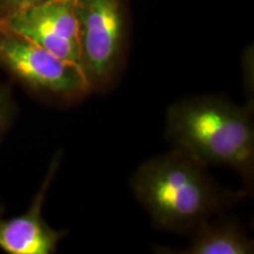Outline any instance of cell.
Instances as JSON below:
<instances>
[{"label": "cell", "mask_w": 254, "mask_h": 254, "mask_svg": "<svg viewBox=\"0 0 254 254\" xmlns=\"http://www.w3.org/2000/svg\"><path fill=\"white\" fill-rule=\"evenodd\" d=\"M129 186L155 226L177 233L219 217L246 193L221 187L207 166L177 148L139 165Z\"/></svg>", "instance_id": "1"}, {"label": "cell", "mask_w": 254, "mask_h": 254, "mask_svg": "<svg viewBox=\"0 0 254 254\" xmlns=\"http://www.w3.org/2000/svg\"><path fill=\"white\" fill-rule=\"evenodd\" d=\"M165 136L172 148L192 155L205 166L234 170L247 186L254 179L252 105L224 95H195L167 109Z\"/></svg>", "instance_id": "2"}, {"label": "cell", "mask_w": 254, "mask_h": 254, "mask_svg": "<svg viewBox=\"0 0 254 254\" xmlns=\"http://www.w3.org/2000/svg\"><path fill=\"white\" fill-rule=\"evenodd\" d=\"M0 66L33 93L72 103L92 92L81 66L0 24Z\"/></svg>", "instance_id": "3"}, {"label": "cell", "mask_w": 254, "mask_h": 254, "mask_svg": "<svg viewBox=\"0 0 254 254\" xmlns=\"http://www.w3.org/2000/svg\"><path fill=\"white\" fill-rule=\"evenodd\" d=\"M81 68L92 91L116 79L128 43L126 0H77Z\"/></svg>", "instance_id": "4"}, {"label": "cell", "mask_w": 254, "mask_h": 254, "mask_svg": "<svg viewBox=\"0 0 254 254\" xmlns=\"http://www.w3.org/2000/svg\"><path fill=\"white\" fill-rule=\"evenodd\" d=\"M0 24L81 66L77 0H47L0 17Z\"/></svg>", "instance_id": "5"}, {"label": "cell", "mask_w": 254, "mask_h": 254, "mask_svg": "<svg viewBox=\"0 0 254 254\" xmlns=\"http://www.w3.org/2000/svg\"><path fill=\"white\" fill-rule=\"evenodd\" d=\"M62 151L53 155L43 183L25 213L4 218L0 212V250L7 254H53L67 236L47 224L43 211L47 193L62 164Z\"/></svg>", "instance_id": "6"}, {"label": "cell", "mask_w": 254, "mask_h": 254, "mask_svg": "<svg viewBox=\"0 0 254 254\" xmlns=\"http://www.w3.org/2000/svg\"><path fill=\"white\" fill-rule=\"evenodd\" d=\"M211 218L190 232L189 245L183 249L158 247L157 253L171 254H252L254 241L241 225L232 219Z\"/></svg>", "instance_id": "7"}, {"label": "cell", "mask_w": 254, "mask_h": 254, "mask_svg": "<svg viewBox=\"0 0 254 254\" xmlns=\"http://www.w3.org/2000/svg\"><path fill=\"white\" fill-rule=\"evenodd\" d=\"M15 103L8 86L0 82V139L11 127L15 117Z\"/></svg>", "instance_id": "8"}, {"label": "cell", "mask_w": 254, "mask_h": 254, "mask_svg": "<svg viewBox=\"0 0 254 254\" xmlns=\"http://www.w3.org/2000/svg\"><path fill=\"white\" fill-rule=\"evenodd\" d=\"M44 1H47V0H0V17L9 13V12H13L15 9Z\"/></svg>", "instance_id": "9"}]
</instances>
